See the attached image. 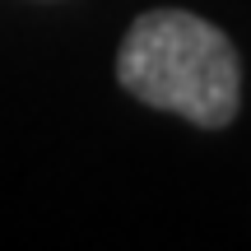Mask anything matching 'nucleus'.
I'll return each instance as SVG.
<instances>
[{"instance_id":"obj_1","label":"nucleus","mask_w":251,"mask_h":251,"mask_svg":"<svg viewBox=\"0 0 251 251\" xmlns=\"http://www.w3.org/2000/svg\"><path fill=\"white\" fill-rule=\"evenodd\" d=\"M117 79L140 102L205 130L228 126L242 102V65L228 33L191 9H149L135 19L117 51Z\"/></svg>"}]
</instances>
